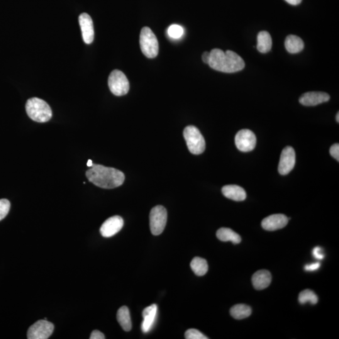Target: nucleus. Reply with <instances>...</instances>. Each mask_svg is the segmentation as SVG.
Wrapping results in <instances>:
<instances>
[{
	"label": "nucleus",
	"instance_id": "f257e3e1",
	"mask_svg": "<svg viewBox=\"0 0 339 339\" xmlns=\"http://www.w3.org/2000/svg\"><path fill=\"white\" fill-rule=\"evenodd\" d=\"M89 181L102 189H114L121 186L124 181V174L120 170L101 165L93 164L86 172Z\"/></svg>",
	"mask_w": 339,
	"mask_h": 339
},
{
	"label": "nucleus",
	"instance_id": "f03ea898",
	"mask_svg": "<svg viewBox=\"0 0 339 339\" xmlns=\"http://www.w3.org/2000/svg\"><path fill=\"white\" fill-rule=\"evenodd\" d=\"M210 67L218 71L234 73L240 71L245 67V61L233 51L214 48L210 52L208 63Z\"/></svg>",
	"mask_w": 339,
	"mask_h": 339
},
{
	"label": "nucleus",
	"instance_id": "7ed1b4c3",
	"mask_svg": "<svg viewBox=\"0 0 339 339\" xmlns=\"http://www.w3.org/2000/svg\"><path fill=\"white\" fill-rule=\"evenodd\" d=\"M25 108L28 116L38 123H45L52 118V111L49 105L37 97L29 99Z\"/></svg>",
	"mask_w": 339,
	"mask_h": 339
},
{
	"label": "nucleus",
	"instance_id": "20e7f679",
	"mask_svg": "<svg viewBox=\"0 0 339 339\" xmlns=\"http://www.w3.org/2000/svg\"><path fill=\"white\" fill-rule=\"evenodd\" d=\"M184 136L190 153L194 155H200L204 152L206 141L196 126H187L184 129Z\"/></svg>",
	"mask_w": 339,
	"mask_h": 339
},
{
	"label": "nucleus",
	"instance_id": "39448f33",
	"mask_svg": "<svg viewBox=\"0 0 339 339\" xmlns=\"http://www.w3.org/2000/svg\"><path fill=\"white\" fill-rule=\"evenodd\" d=\"M140 45L141 51L146 57L153 58L157 57L159 50L157 38L147 26L141 29Z\"/></svg>",
	"mask_w": 339,
	"mask_h": 339
},
{
	"label": "nucleus",
	"instance_id": "423d86ee",
	"mask_svg": "<svg viewBox=\"0 0 339 339\" xmlns=\"http://www.w3.org/2000/svg\"><path fill=\"white\" fill-rule=\"evenodd\" d=\"M108 86L112 93L117 96H124L130 90V83L123 72L114 70L109 75Z\"/></svg>",
	"mask_w": 339,
	"mask_h": 339
},
{
	"label": "nucleus",
	"instance_id": "0eeeda50",
	"mask_svg": "<svg viewBox=\"0 0 339 339\" xmlns=\"http://www.w3.org/2000/svg\"><path fill=\"white\" fill-rule=\"evenodd\" d=\"M167 221V211L164 207H153L150 214V227L152 235L158 236L164 230Z\"/></svg>",
	"mask_w": 339,
	"mask_h": 339
},
{
	"label": "nucleus",
	"instance_id": "6e6552de",
	"mask_svg": "<svg viewBox=\"0 0 339 339\" xmlns=\"http://www.w3.org/2000/svg\"><path fill=\"white\" fill-rule=\"evenodd\" d=\"M54 326L50 322L40 320L29 328L27 332L28 339H47L52 335Z\"/></svg>",
	"mask_w": 339,
	"mask_h": 339
},
{
	"label": "nucleus",
	"instance_id": "1a4fd4ad",
	"mask_svg": "<svg viewBox=\"0 0 339 339\" xmlns=\"http://www.w3.org/2000/svg\"><path fill=\"white\" fill-rule=\"evenodd\" d=\"M235 143L241 152H251L255 149L257 145V137L252 131L244 129L236 134Z\"/></svg>",
	"mask_w": 339,
	"mask_h": 339
},
{
	"label": "nucleus",
	"instance_id": "9d476101",
	"mask_svg": "<svg viewBox=\"0 0 339 339\" xmlns=\"http://www.w3.org/2000/svg\"><path fill=\"white\" fill-rule=\"evenodd\" d=\"M296 162V155L294 148L291 146H287L283 150L280 156L279 165V172L280 174L285 175L289 174L295 167Z\"/></svg>",
	"mask_w": 339,
	"mask_h": 339
},
{
	"label": "nucleus",
	"instance_id": "9b49d317",
	"mask_svg": "<svg viewBox=\"0 0 339 339\" xmlns=\"http://www.w3.org/2000/svg\"><path fill=\"white\" fill-rule=\"evenodd\" d=\"M124 225V221L120 216H115L107 219L102 224L100 233L104 238H110L121 231Z\"/></svg>",
	"mask_w": 339,
	"mask_h": 339
},
{
	"label": "nucleus",
	"instance_id": "f8f14e48",
	"mask_svg": "<svg viewBox=\"0 0 339 339\" xmlns=\"http://www.w3.org/2000/svg\"><path fill=\"white\" fill-rule=\"evenodd\" d=\"M79 21L83 40L87 44H90L93 41L94 38L93 21L91 17L86 13H83L80 14Z\"/></svg>",
	"mask_w": 339,
	"mask_h": 339
},
{
	"label": "nucleus",
	"instance_id": "ddd939ff",
	"mask_svg": "<svg viewBox=\"0 0 339 339\" xmlns=\"http://www.w3.org/2000/svg\"><path fill=\"white\" fill-rule=\"evenodd\" d=\"M290 218L284 214H273L263 219V228L268 231H274L285 228L289 223Z\"/></svg>",
	"mask_w": 339,
	"mask_h": 339
},
{
	"label": "nucleus",
	"instance_id": "4468645a",
	"mask_svg": "<svg viewBox=\"0 0 339 339\" xmlns=\"http://www.w3.org/2000/svg\"><path fill=\"white\" fill-rule=\"evenodd\" d=\"M330 96L326 92H309L300 97L299 102L304 106H314L328 102Z\"/></svg>",
	"mask_w": 339,
	"mask_h": 339
},
{
	"label": "nucleus",
	"instance_id": "2eb2a0df",
	"mask_svg": "<svg viewBox=\"0 0 339 339\" xmlns=\"http://www.w3.org/2000/svg\"><path fill=\"white\" fill-rule=\"evenodd\" d=\"M158 307L156 304L146 307L143 312V321L141 324V330L144 333H147L153 328L157 317Z\"/></svg>",
	"mask_w": 339,
	"mask_h": 339
},
{
	"label": "nucleus",
	"instance_id": "dca6fc26",
	"mask_svg": "<svg viewBox=\"0 0 339 339\" xmlns=\"http://www.w3.org/2000/svg\"><path fill=\"white\" fill-rule=\"evenodd\" d=\"M272 280V275L270 272L267 270H260L253 275L252 283L256 290H262L269 287Z\"/></svg>",
	"mask_w": 339,
	"mask_h": 339
},
{
	"label": "nucleus",
	"instance_id": "f3484780",
	"mask_svg": "<svg viewBox=\"0 0 339 339\" xmlns=\"http://www.w3.org/2000/svg\"><path fill=\"white\" fill-rule=\"evenodd\" d=\"M224 196L235 201H243L246 198V193L243 188L237 185H226L222 189Z\"/></svg>",
	"mask_w": 339,
	"mask_h": 339
},
{
	"label": "nucleus",
	"instance_id": "a211bd4d",
	"mask_svg": "<svg viewBox=\"0 0 339 339\" xmlns=\"http://www.w3.org/2000/svg\"><path fill=\"white\" fill-rule=\"evenodd\" d=\"M285 48L289 53L301 52L304 48V42L299 36L290 35L287 36L285 42Z\"/></svg>",
	"mask_w": 339,
	"mask_h": 339
},
{
	"label": "nucleus",
	"instance_id": "6ab92c4d",
	"mask_svg": "<svg viewBox=\"0 0 339 339\" xmlns=\"http://www.w3.org/2000/svg\"><path fill=\"white\" fill-rule=\"evenodd\" d=\"M117 320L124 331L129 332L132 328L130 311L126 306L121 307L117 312Z\"/></svg>",
	"mask_w": 339,
	"mask_h": 339
},
{
	"label": "nucleus",
	"instance_id": "aec40b11",
	"mask_svg": "<svg viewBox=\"0 0 339 339\" xmlns=\"http://www.w3.org/2000/svg\"><path fill=\"white\" fill-rule=\"evenodd\" d=\"M216 236L219 240L223 241V242L230 241L235 245H237V244L240 243L241 241V236L236 232L229 228L219 229L217 231Z\"/></svg>",
	"mask_w": 339,
	"mask_h": 339
},
{
	"label": "nucleus",
	"instance_id": "412c9836",
	"mask_svg": "<svg viewBox=\"0 0 339 339\" xmlns=\"http://www.w3.org/2000/svg\"><path fill=\"white\" fill-rule=\"evenodd\" d=\"M257 49L261 53H268L272 49V36L268 31H260L257 36Z\"/></svg>",
	"mask_w": 339,
	"mask_h": 339
},
{
	"label": "nucleus",
	"instance_id": "4be33fe9",
	"mask_svg": "<svg viewBox=\"0 0 339 339\" xmlns=\"http://www.w3.org/2000/svg\"><path fill=\"white\" fill-rule=\"evenodd\" d=\"M190 267L195 274L199 277L204 276L208 271V264L203 258L195 257L190 263Z\"/></svg>",
	"mask_w": 339,
	"mask_h": 339
},
{
	"label": "nucleus",
	"instance_id": "5701e85b",
	"mask_svg": "<svg viewBox=\"0 0 339 339\" xmlns=\"http://www.w3.org/2000/svg\"><path fill=\"white\" fill-rule=\"evenodd\" d=\"M251 307L245 304L236 305L230 310L231 316L237 320L247 318L251 316Z\"/></svg>",
	"mask_w": 339,
	"mask_h": 339
},
{
	"label": "nucleus",
	"instance_id": "b1692460",
	"mask_svg": "<svg viewBox=\"0 0 339 339\" xmlns=\"http://www.w3.org/2000/svg\"><path fill=\"white\" fill-rule=\"evenodd\" d=\"M300 304H306L309 302L312 305H316L318 302V297L311 290H304L301 292L299 297Z\"/></svg>",
	"mask_w": 339,
	"mask_h": 339
},
{
	"label": "nucleus",
	"instance_id": "393cba45",
	"mask_svg": "<svg viewBox=\"0 0 339 339\" xmlns=\"http://www.w3.org/2000/svg\"><path fill=\"white\" fill-rule=\"evenodd\" d=\"M168 34L172 38H179L184 34V29L181 26L174 24V25H170L168 28Z\"/></svg>",
	"mask_w": 339,
	"mask_h": 339
},
{
	"label": "nucleus",
	"instance_id": "a878e982",
	"mask_svg": "<svg viewBox=\"0 0 339 339\" xmlns=\"http://www.w3.org/2000/svg\"><path fill=\"white\" fill-rule=\"evenodd\" d=\"M10 202L7 199H0V221L3 220L8 214Z\"/></svg>",
	"mask_w": 339,
	"mask_h": 339
},
{
	"label": "nucleus",
	"instance_id": "bb28decb",
	"mask_svg": "<svg viewBox=\"0 0 339 339\" xmlns=\"http://www.w3.org/2000/svg\"><path fill=\"white\" fill-rule=\"evenodd\" d=\"M185 338L187 339H207L206 336L197 329H189L185 334Z\"/></svg>",
	"mask_w": 339,
	"mask_h": 339
},
{
	"label": "nucleus",
	"instance_id": "cd10ccee",
	"mask_svg": "<svg viewBox=\"0 0 339 339\" xmlns=\"http://www.w3.org/2000/svg\"><path fill=\"white\" fill-rule=\"evenodd\" d=\"M330 153L332 157H333L339 162V145L338 143L334 144V145L331 146Z\"/></svg>",
	"mask_w": 339,
	"mask_h": 339
},
{
	"label": "nucleus",
	"instance_id": "c85d7f7f",
	"mask_svg": "<svg viewBox=\"0 0 339 339\" xmlns=\"http://www.w3.org/2000/svg\"><path fill=\"white\" fill-rule=\"evenodd\" d=\"M312 255L317 260H321L324 259V258L323 250H322L321 248L319 247V246H317V247L314 249L313 251H312Z\"/></svg>",
	"mask_w": 339,
	"mask_h": 339
},
{
	"label": "nucleus",
	"instance_id": "c756f323",
	"mask_svg": "<svg viewBox=\"0 0 339 339\" xmlns=\"http://www.w3.org/2000/svg\"><path fill=\"white\" fill-rule=\"evenodd\" d=\"M320 267L321 263L317 262L316 263H313V264L306 265V267H305V270L307 271V272H314V271L318 270Z\"/></svg>",
	"mask_w": 339,
	"mask_h": 339
},
{
	"label": "nucleus",
	"instance_id": "7c9ffc66",
	"mask_svg": "<svg viewBox=\"0 0 339 339\" xmlns=\"http://www.w3.org/2000/svg\"><path fill=\"white\" fill-rule=\"evenodd\" d=\"M105 336L103 334L99 331H94L90 336V339H104Z\"/></svg>",
	"mask_w": 339,
	"mask_h": 339
},
{
	"label": "nucleus",
	"instance_id": "2f4dec72",
	"mask_svg": "<svg viewBox=\"0 0 339 339\" xmlns=\"http://www.w3.org/2000/svg\"><path fill=\"white\" fill-rule=\"evenodd\" d=\"M210 58V52H205L203 54H202V60L205 63L208 64Z\"/></svg>",
	"mask_w": 339,
	"mask_h": 339
},
{
	"label": "nucleus",
	"instance_id": "473e14b6",
	"mask_svg": "<svg viewBox=\"0 0 339 339\" xmlns=\"http://www.w3.org/2000/svg\"><path fill=\"white\" fill-rule=\"evenodd\" d=\"M285 1L292 5H297L301 3L302 0H285Z\"/></svg>",
	"mask_w": 339,
	"mask_h": 339
},
{
	"label": "nucleus",
	"instance_id": "72a5a7b5",
	"mask_svg": "<svg viewBox=\"0 0 339 339\" xmlns=\"http://www.w3.org/2000/svg\"><path fill=\"white\" fill-rule=\"evenodd\" d=\"M87 167H92L93 166V163H92L91 160H89L87 163Z\"/></svg>",
	"mask_w": 339,
	"mask_h": 339
},
{
	"label": "nucleus",
	"instance_id": "f704fd0d",
	"mask_svg": "<svg viewBox=\"0 0 339 339\" xmlns=\"http://www.w3.org/2000/svg\"><path fill=\"white\" fill-rule=\"evenodd\" d=\"M336 121H338V123H339V113H338V114H337Z\"/></svg>",
	"mask_w": 339,
	"mask_h": 339
}]
</instances>
